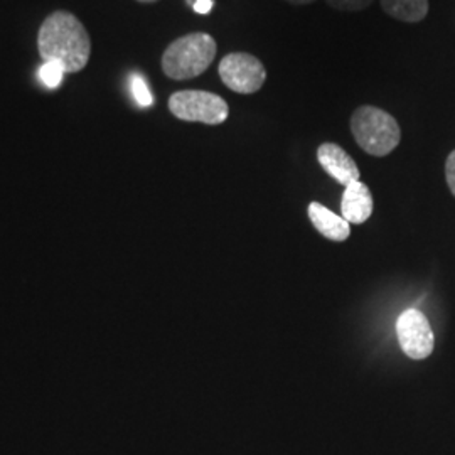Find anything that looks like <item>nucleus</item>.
I'll list each match as a JSON object with an SVG mask.
<instances>
[{"instance_id": "11", "label": "nucleus", "mask_w": 455, "mask_h": 455, "mask_svg": "<svg viewBox=\"0 0 455 455\" xmlns=\"http://www.w3.org/2000/svg\"><path fill=\"white\" fill-rule=\"evenodd\" d=\"M65 75V68L60 65L58 61H44L43 66L39 68V78H41L44 86H48L49 90L58 88L63 82Z\"/></svg>"}, {"instance_id": "8", "label": "nucleus", "mask_w": 455, "mask_h": 455, "mask_svg": "<svg viewBox=\"0 0 455 455\" xmlns=\"http://www.w3.org/2000/svg\"><path fill=\"white\" fill-rule=\"evenodd\" d=\"M341 212L342 218L353 225H363L370 220L373 214V196L364 182L356 180L346 186L341 199Z\"/></svg>"}, {"instance_id": "15", "label": "nucleus", "mask_w": 455, "mask_h": 455, "mask_svg": "<svg viewBox=\"0 0 455 455\" xmlns=\"http://www.w3.org/2000/svg\"><path fill=\"white\" fill-rule=\"evenodd\" d=\"M212 5H214L212 0H195L193 9H195V12H197V14H210Z\"/></svg>"}, {"instance_id": "1", "label": "nucleus", "mask_w": 455, "mask_h": 455, "mask_svg": "<svg viewBox=\"0 0 455 455\" xmlns=\"http://www.w3.org/2000/svg\"><path fill=\"white\" fill-rule=\"evenodd\" d=\"M37 49L43 63L58 61L66 73H78L88 65L92 41L78 17L58 11L39 28Z\"/></svg>"}, {"instance_id": "12", "label": "nucleus", "mask_w": 455, "mask_h": 455, "mask_svg": "<svg viewBox=\"0 0 455 455\" xmlns=\"http://www.w3.org/2000/svg\"><path fill=\"white\" fill-rule=\"evenodd\" d=\"M132 93L140 107H150L154 103V97L140 75H133L132 78Z\"/></svg>"}, {"instance_id": "4", "label": "nucleus", "mask_w": 455, "mask_h": 455, "mask_svg": "<svg viewBox=\"0 0 455 455\" xmlns=\"http://www.w3.org/2000/svg\"><path fill=\"white\" fill-rule=\"evenodd\" d=\"M169 110L184 122H199L206 125H220L227 122L229 107L227 100L201 90H182L169 98Z\"/></svg>"}, {"instance_id": "17", "label": "nucleus", "mask_w": 455, "mask_h": 455, "mask_svg": "<svg viewBox=\"0 0 455 455\" xmlns=\"http://www.w3.org/2000/svg\"><path fill=\"white\" fill-rule=\"evenodd\" d=\"M137 2H142V4H152V2H157V0H137Z\"/></svg>"}, {"instance_id": "2", "label": "nucleus", "mask_w": 455, "mask_h": 455, "mask_svg": "<svg viewBox=\"0 0 455 455\" xmlns=\"http://www.w3.org/2000/svg\"><path fill=\"white\" fill-rule=\"evenodd\" d=\"M216 58V41L210 34L193 33L171 43L163 54V71L176 82L203 75Z\"/></svg>"}, {"instance_id": "14", "label": "nucleus", "mask_w": 455, "mask_h": 455, "mask_svg": "<svg viewBox=\"0 0 455 455\" xmlns=\"http://www.w3.org/2000/svg\"><path fill=\"white\" fill-rule=\"evenodd\" d=\"M445 180H447V184H449L452 195L455 196V150H452L451 156L447 157V163H445Z\"/></svg>"}, {"instance_id": "16", "label": "nucleus", "mask_w": 455, "mask_h": 455, "mask_svg": "<svg viewBox=\"0 0 455 455\" xmlns=\"http://www.w3.org/2000/svg\"><path fill=\"white\" fill-rule=\"evenodd\" d=\"M285 2H291L293 5H306V4H312L315 0H285Z\"/></svg>"}, {"instance_id": "3", "label": "nucleus", "mask_w": 455, "mask_h": 455, "mask_svg": "<svg viewBox=\"0 0 455 455\" xmlns=\"http://www.w3.org/2000/svg\"><path fill=\"white\" fill-rule=\"evenodd\" d=\"M351 132L358 146L376 157L388 156L402 140L400 125L393 115L371 105L359 107L353 114Z\"/></svg>"}, {"instance_id": "7", "label": "nucleus", "mask_w": 455, "mask_h": 455, "mask_svg": "<svg viewBox=\"0 0 455 455\" xmlns=\"http://www.w3.org/2000/svg\"><path fill=\"white\" fill-rule=\"evenodd\" d=\"M317 159L325 172L342 186L359 180V169L353 157L338 144H323L317 148Z\"/></svg>"}, {"instance_id": "9", "label": "nucleus", "mask_w": 455, "mask_h": 455, "mask_svg": "<svg viewBox=\"0 0 455 455\" xmlns=\"http://www.w3.org/2000/svg\"><path fill=\"white\" fill-rule=\"evenodd\" d=\"M309 218L315 229L332 242H344L351 235L349 223L336 212L327 210L321 203H310Z\"/></svg>"}, {"instance_id": "10", "label": "nucleus", "mask_w": 455, "mask_h": 455, "mask_svg": "<svg viewBox=\"0 0 455 455\" xmlns=\"http://www.w3.org/2000/svg\"><path fill=\"white\" fill-rule=\"evenodd\" d=\"M383 11L403 22H420L428 14V0H381Z\"/></svg>"}, {"instance_id": "5", "label": "nucleus", "mask_w": 455, "mask_h": 455, "mask_svg": "<svg viewBox=\"0 0 455 455\" xmlns=\"http://www.w3.org/2000/svg\"><path fill=\"white\" fill-rule=\"evenodd\" d=\"M218 73L225 86L240 95L257 93L267 80L263 63L248 52H231L225 56L220 61Z\"/></svg>"}, {"instance_id": "13", "label": "nucleus", "mask_w": 455, "mask_h": 455, "mask_svg": "<svg viewBox=\"0 0 455 455\" xmlns=\"http://www.w3.org/2000/svg\"><path fill=\"white\" fill-rule=\"evenodd\" d=\"M327 4L336 9V11H344V12H359L364 11L373 4V0H327Z\"/></svg>"}, {"instance_id": "6", "label": "nucleus", "mask_w": 455, "mask_h": 455, "mask_svg": "<svg viewBox=\"0 0 455 455\" xmlns=\"http://www.w3.org/2000/svg\"><path fill=\"white\" fill-rule=\"evenodd\" d=\"M396 336L402 351L408 358H428L434 351L435 338L428 319L420 310L408 309L402 312L396 321Z\"/></svg>"}]
</instances>
